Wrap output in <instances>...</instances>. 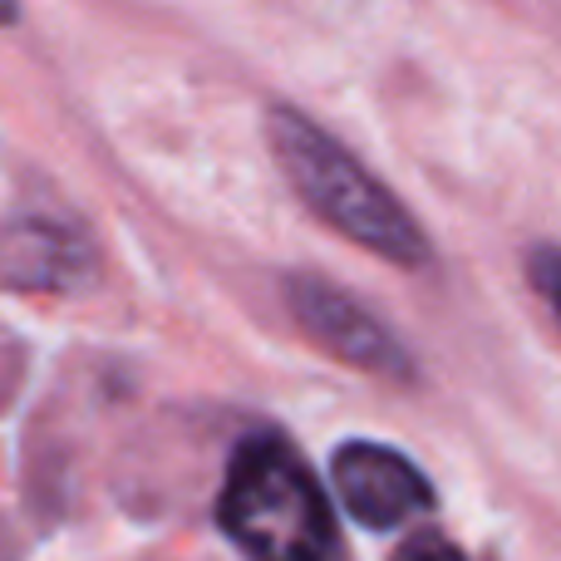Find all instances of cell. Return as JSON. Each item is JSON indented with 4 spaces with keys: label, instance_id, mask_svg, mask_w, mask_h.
<instances>
[{
    "label": "cell",
    "instance_id": "1",
    "mask_svg": "<svg viewBox=\"0 0 561 561\" xmlns=\"http://www.w3.org/2000/svg\"><path fill=\"white\" fill-rule=\"evenodd\" d=\"M262 128L272 163L290 183V193L335 237L355 242L359 252L379 256V262L399 266V272H424L434 262V242L424 237L419 217L330 128L306 118L296 104H266Z\"/></svg>",
    "mask_w": 561,
    "mask_h": 561
},
{
    "label": "cell",
    "instance_id": "7",
    "mask_svg": "<svg viewBox=\"0 0 561 561\" xmlns=\"http://www.w3.org/2000/svg\"><path fill=\"white\" fill-rule=\"evenodd\" d=\"M389 561H468L463 547L448 542L444 533H434V527H424V533H409L404 542L394 547V557Z\"/></svg>",
    "mask_w": 561,
    "mask_h": 561
},
{
    "label": "cell",
    "instance_id": "4",
    "mask_svg": "<svg viewBox=\"0 0 561 561\" xmlns=\"http://www.w3.org/2000/svg\"><path fill=\"white\" fill-rule=\"evenodd\" d=\"M330 483L345 513L369 533H394L414 517L434 513L438 493L409 454L375 438H345L330 454Z\"/></svg>",
    "mask_w": 561,
    "mask_h": 561
},
{
    "label": "cell",
    "instance_id": "2",
    "mask_svg": "<svg viewBox=\"0 0 561 561\" xmlns=\"http://www.w3.org/2000/svg\"><path fill=\"white\" fill-rule=\"evenodd\" d=\"M217 527L247 561H335L325 488L280 434H247L217 488Z\"/></svg>",
    "mask_w": 561,
    "mask_h": 561
},
{
    "label": "cell",
    "instance_id": "6",
    "mask_svg": "<svg viewBox=\"0 0 561 561\" xmlns=\"http://www.w3.org/2000/svg\"><path fill=\"white\" fill-rule=\"evenodd\" d=\"M527 280H533V290L552 306V316L561 325V247L557 242H537L533 252H527Z\"/></svg>",
    "mask_w": 561,
    "mask_h": 561
},
{
    "label": "cell",
    "instance_id": "3",
    "mask_svg": "<svg viewBox=\"0 0 561 561\" xmlns=\"http://www.w3.org/2000/svg\"><path fill=\"white\" fill-rule=\"evenodd\" d=\"M286 290V310L325 355H335L340 365L359 369V375L389 379V385H409L419 379V365L409 355V345L365 306L359 296H350L345 286L316 276V272H290L280 280Z\"/></svg>",
    "mask_w": 561,
    "mask_h": 561
},
{
    "label": "cell",
    "instance_id": "5",
    "mask_svg": "<svg viewBox=\"0 0 561 561\" xmlns=\"http://www.w3.org/2000/svg\"><path fill=\"white\" fill-rule=\"evenodd\" d=\"M5 290H35V296H75L99 276V247L79 222L49 213H25L5 222Z\"/></svg>",
    "mask_w": 561,
    "mask_h": 561
}]
</instances>
